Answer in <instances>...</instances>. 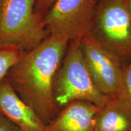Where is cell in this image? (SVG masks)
Listing matches in <instances>:
<instances>
[{"mask_svg": "<svg viewBox=\"0 0 131 131\" xmlns=\"http://www.w3.org/2000/svg\"><path fill=\"white\" fill-rule=\"evenodd\" d=\"M0 131H22L17 126L0 114Z\"/></svg>", "mask_w": 131, "mask_h": 131, "instance_id": "4fadbf2b", "label": "cell"}, {"mask_svg": "<svg viewBox=\"0 0 131 131\" xmlns=\"http://www.w3.org/2000/svg\"><path fill=\"white\" fill-rule=\"evenodd\" d=\"M95 131H131V106L122 98H111L95 117Z\"/></svg>", "mask_w": 131, "mask_h": 131, "instance_id": "9c48e42d", "label": "cell"}, {"mask_svg": "<svg viewBox=\"0 0 131 131\" xmlns=\"http://www.w3.org/2000/svg\"><path fill=\"white\" fill-rule=\"evenodd\" d=\"M53 96L59 111L76 101H89L103 107L111 99L102 94L93 81L85 63L80 40L70 41L54 80Z\"/></svg>", "mask_w": 131, "mask_h": 131, "instance_id": "7a4b0ae2", "label": "cell"}, {"mask_svg": "<svg viewBox=\"0 0 131 131\" xmlns=\"http://www.w3.org/2000/svg\"><path fill=\"white\" fill-rule=\"evenodd\" d=\"M69 42L63 36L49 35L23 52L4 78L46 126L59 111L53 99V81Z\"/></svg>", "mask_w": 131, "mask_h": 131, "instance_id": "6da1fadb", "label": "cell"}, {"mask_svg": "<svg viewBox=\"0 0 131 131\" xmlns=\"http://www.w3.org/2000/svg\"><path fill=\"white\" fill-rule=\"evenodd\" d=\"M22 53V50L15 46L0 45V80L4 79Z\"/></svg>", "mask_w": 131, "mask_h": 131, "instance_id": "30bf717a", "label": "cell"}, {"mask_svg": "<svg viewBox=\"0 0 131 131\" xmlns=\"http://www.w3.org/2000/svg\"><path fill=\"white\" fill-rule=\"evenodd\" d=\"M100 109L89 101H73L58 111L45 131H95V117Z\"/></svg>", "mask_w": 131, "mask_h": 131, "instance_id": "ba28073f", "label": "cell"}, {"mask_svg": "<svg viewBox=\"0 0 131 131\" xmlns=\"http://www.w3.org/2000/svg\"><path fill=\"white\" fill-rule=\"evenodd\" d=\"M126 2L127 8L131 19V0H126Z\"/></svg>", "mask_w": 131, "mask_h": 131, "instance_id": "5bb4252c", "label": "cell"}, {"mask_svg": "<svg viewBox=\"0 0 131 131\" xmlns=\"http://www.w3.org/2000/svg\"><path fill=\"white\" fill-rule=\"evenodd\" d=\"M92 34L119 58H131V19L126 0H102L95 10Z\"/></svg>", "mask_w": 131, "mask_h": 131, "instance_id": "277c9868", "label": "cell"}, {"mask_svg": "<svg viewBox=\"0 0 131 131\" xmlns=\"http://www.w3.org/2000/svg\"><path fill=\"white\" fill-rule=\"evenodd\" d=\"M80 43L87 68L96 88L109 98L118 97L123 69L119 57L92 33L81 38Z\"/></svg>", "mask_w": 131, "mask_h": 131, "instance_id": "8992f818", "label": "cell"}, {"mask_svg": "<svg viewBox=\"0 0 131 131\" xmlns=\"http://www.w3.org/2000/svg\"><path fill=\"white\" fill-rule=\"evenodd\" d=\"M95 10V0H57L44 16L43 24L49 35L80 40L92 33Z\"/></svg>", "mask_w": 131, "mask_h": 131, "instance_id": "5b68a950", "label": "cell"}, {"mask_svg": "<svg viewBox=\"0 0 131 131\" xmlns=\"http://www.w3.org/2000/svg\"><path fill=\"white\" fill-rule=\"evenodd\" d=\"M56 1L57 0H35L34 7L35 14L43 19L44 16Z\"/></svg>", "mask_w": 131, "mask_h": 131, "instance_id": "7c38bea8", "label": "cell"}, {"mask_svg": "<svg viewBox=\"0 0 131 131\" xmlns=\"http://www.w3.org/2000/svg\"><path fill=\"white\" fill-rule=\"evenodd\" d=\"M0 114L22 131H45V124L5 78L0 80Z\"/></svg>", "mask_w": 131, "mask_h": 131, "instance_id": "52a82bcc", "label": "cell"}, {"mask_svg": "<svg viewBox=\"0 0 131 131\" xmlns=\"http://www.w3.org/2000/svg\"><path fill=\"white\" fill-rule=\"evenodd\" d=\"M118 98H122L131 106V62L123 68Z\"/></svg>", "mask_w": 131, "mask_h": 131, "instance_id": "8fae6325", "label": "cell"}, {"mask_svg": "<svg viewBox=\"0 0 131 131\" xmlns=\"http://www.w3.org/2000/svg\"><path fill=\"white\" fill-rule=\"evenodd\" d=\"M35 0H0V45L25 52L49 35L42 18L35 14Z\"/></svg>", "mask_w": 131, "mask_h": 131, "instance_id": "3957f363", "label": "cell"}]
</instances>
